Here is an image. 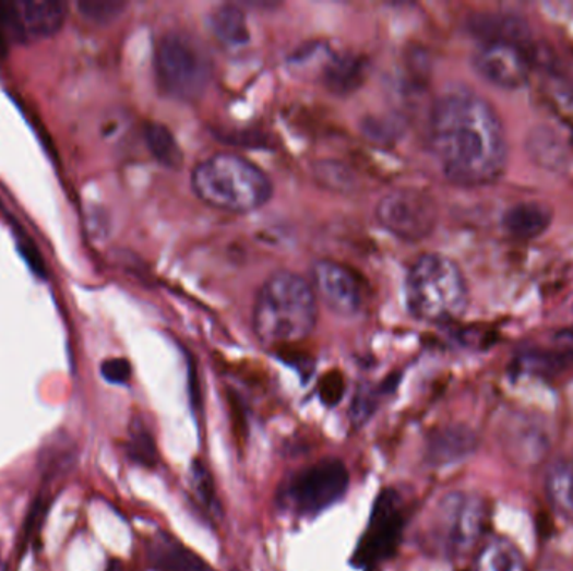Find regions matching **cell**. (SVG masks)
<instances>
[{"label":"cell","mask_w":573,"mask_h":571,"mask_svg":"<svg viewBox=\"0 0 573 571\" xmlns=\"http://www.w3.org/2000/svg\"><path fill=\"white\" fill-rule=\"evenodd\" d=\"M375 409H378V395H375V392L368 388L359 389L357 394L354 395L353 404H350V423L356 428H362V426L368 425V420L371 419Z\"/></svg>","instance_id":"22"},{"label":"cell","mask_w":573,"mask_h":571,"mask_svg":"<svg viewBox=\"0 0 573 571\" xmlns=\"http://www.w3.org/2000/svg\"><path fill=\"white\" fill-rule=\"evenodd\" d=\"M191 188L205 205L228 213H249L267 205L274 185L264 169L235 153H217L191 171Z\"/></svg>","instance_id":"3"},{"label":"cell","mask_w":573,"mask_h":571,"mask_svg":"<svg viewBox=\"0 0 573 571\" xmlns=\"http://www.w3.org/2000/svg\"><path fill=\"white\" fill-rule=\"evenodd\" d=\"M145 141L150 153L155 156L159 165L166 168L178 169L183 165V152L174 134L165 124L150 122L145 128Z\"/></svg>","instance_id":"19"},{"label":"cell","mask_w":573,"mask_h":571,"mask_svg":"<svg viewBox=\"0 0 573 571\" xmlns=\"http://www.w3.org/2000/svg\"><path fill=\"white\" fill-rule=\"evenodd\" d=\"M212 74V58L196 37L171 31L156 44L155 78L165 96L196 102L205 94Z\"/></svg>","instance_id":"6"},{"label":"cell","mask_w":573,"mask_h":571,"mask_svg":"<svg viewBox=\"0 0 573 571\" xmlns=\"http://www.w3.org/2000/svg\"><path fill=\"white\" fill-rule=\"evenodd\" d=\"M131 364L127 359L116 357V359H108L103 362L102 376L109 382V384H128L131 379Z\"/></svg>","instance_id":"25"},{"label":"cell","mask_w":573,"mask_h":571,"mask_svg":"<svg viewBox=\"0 0 573 571\" xmlns=\"http://www.w3.org/2000/svg\"><path fill=\"white\" fill-rule=\"evenodd\" d=\"M404 532V513L401 498L393 488L382 489L372 504L368 528L353 554V563L359 568H372L390 560Z\"/></svg>","instance_id":"8"},{"label":"cell","mask_w":573,"mask_h":571,"mask_svg":"<svg viewBox=\"0 0 573 571\" xmlns=\"http://www.w3.org/2000/svg\"><path fill=\"white\" fill-rule=\"evenodd\" d=\"M428 146L451 183L481 188L503 177L509 163L505 128L493 106L469 91H455L434 103Z\"/></svg>","instance_id":"1"},{"label":"cell","mask_w":573,"mask_h":571,"mask_svg":"<svg viewBox=\"0 0 573 571\" xmlns=\"http://www.w3.org/2000/svg\"><path fill=\"white\" fill-rule=\"evenodd\" d=\"M473 571H525V558L509 539L494 538L481 548Z\"/></svg>","instance_id":"18"},{"label":"cell","mask_w":573,"mask_h":571,"mask_svg":"<svg viewBox=\"0 0 573 571\" xmlns=\"http://www.w3.org/2000/svg\"><path fill=\"white\" fill-rule=\"evenodd\" d=\"M344 392H346V382H344L343 374L337 370L329 372L321 379L319 384V395L324 406L336 407L343 401Z\"/></svg>","instance_id":"24"},{"label":"cell","mask_w":573,"mask_h":571,"mask_svg":"<svg viewBox=\"0 0 573 571\" xmlns=\"http://www.w3.org/2000/svg\"><path fill=\"white\" fill-rule=\"evenodd\" d=\"M366 74H368V64L361 56H334L322 68V83L331 93L347 96L362 86Z\"/></svg>","instance_id":"15"},{"label":"cell","mask_w":573,"mask_h":571,"mask_svg":"<svg viewBox=\"0 0 573 571\" xmlns=\"http://www.w3.org/2000/svg\"><path fill=\"white\" fill-rule=\"evenodd\" d=\"M22 253H24V259L29 262V265L33 266L34 272L44 275V263L43 260H40V255L37 253L36 248L31 247L29 243H24V247H22Z\"/></svg>","instance_id":"26"},{"label":"cell","mask_w":573,"mask_h":571,"mask_svg":"<svg viewBox=\"0 0 573 571\" xmlns=\"http://www.w3.org/2000/svg\"><path fill=\"white\" fill-rule=\"evenodd\" d=\"M552 445L547 420L535 414L515 413L501 423V448L512 463L537 466Z\"/></svg>","instance_id":"10"},{"label":"cell","mask_w":573,"mask_h":571,"mask_svg":"<svg viewBox=\"0 0 573 571\" xmlns=\"http://www.w3.org/2000/svg\"><path fill=\"white\" fill-rule=\"evenodd\" d=\"M148 560L153 571H215L200 555L165 533L150 543Z\"/></svg>","instance_id":"13"},{"label":"cell","mask_w":573,"mask_h":571,"mask_svg":"<svg viewBox=\"0 0 573 571\" xmlns=\"http://www.w3.org/2000/svg\"><path fill=\"white\" fill-rule=\"evenodd\" d=\"M231 571H237V570H231Z\"/></svg>","instance_id":"28"},{"label":"cell","mask_w":573,"mask_h":571,"mask_svg":"<svg viewBox=\"0 0 573 571\" xmlns=\"http://www.w3.org/2000/svg\"><path fill=\"white\" fill-rule=\"evenodd\" d=\"M478 450V436L465 425L437 429L426 442L425 460L429 466L444 467L468 460Z\"/></svg>","instance_id":"12"},{"label":"cell","mask_w":573,"mask_h":571,"mask_svg":"<svg viewBox=\"0 0 573 571\" xmlns=\"http://www.w3.org/2000/svg\"><path fill=\"white\" fill-rule=\"evenodd\" d=\"M208 26L215 39L228 49H240L249 44V22L246 12L237 5L222 4L213 9Z\"/></svg>","instance_id":"16"},{"label":"cell","mask_w":573,"mask_h":571,"mask_svg":"<svg viewBox=\"0 0 573 571\" xmlns=\"http://www.w3.org/2000/svg\"><path fill=\"white\" fill-rule=\"evenodd\" d=\"M127 453L138 466L146 467V469H155L158 466V448H156L152 432L143 425V420L136 419L131 423Z\"/></svg>","instance_id":"20"},{"label":"cell","mask_w":573,"mask_h":571,"mask_svg":"<svg viewBox=\"0 0 573 571\" xmlns=\"http://www.w3.org/2000/svg\"><path fill=\"white\" fill-rule=\"evenodd\" d=\"M349 488V471L336 457L319 461L290 476L278 495V503L299 516H318L343 500Z\"/></svg>","instance_id":"7"},{"label":"cell","mask_w":573,"mask_h":571,"mask_svg":"<svg viewBox=\"0 0 573 571\" xmlns=\"http://www.w3.org/2000/svg\"><path fill=\"white\" fill-rule=\"evenodd\" d=\"M312 288L337 316H356L365 304V288L353 270L334 260H318L312 266Z\"/></svg>","instance_id":"11"},{"label":"cell","mask_w":573,"mask_h":571,"mask_svg":"<svg viewBox=\"0 0 573 571\" xmlns=\"http://www.w3.org/2000/svg\"><path fill=\"white\" fill-rule=\"evenodd\" d=\"M191 483H193V488H195L196 495L205 507L213 508L217 504L212 476L200 461L191 464Z\"/></svg>","instance_id":"23"},{"label":"cell","mask_w":573,"mask_h":571,"mask_svg":"<svg viewBox=\"0 0 573 571\" xmlns=\"http://www.w3.org/2000/svg\"><path fill=\"white\" fill-rule=\"evenodd\" d=\"M545 491L553 510L563 520L573 523V460H559L550 464L545 476Z\"/></svg>","instance_id":"17"},{"label":"cell","mask_w":573,"mask_h":571,"mask_svg":"<svg viewBox=\"0 0 573 571\" xmlns=\"http://www.w3.org/2000/svg\"><path fill=\"white\" fill-rule=\"evenodd\" d=\"M487 521V508L473 492H447L438 501L426 521L422 546L441 558H462L480 542Z\"/></svg>","instance_id":"5"},{"label":"cell","mask_w":573,"mask_h":571,"mask_svg":"<svg viewBox=\"0 0 573 571\" xmlns=\"http://www.w3.org/2000/svg\"><path fill=\"white\" fill-rule=\"evenodd\" d=\"M77 9L86 21L106 26L123 14L127 4L119 0H81L77 2Z\"/></svg>","instance_id":"21"},{"label":"cell","mask_w":573,"mask_h":571,"mask_svg":"<svg viewBox=\"0 0 573 571\" xmlns=\"http://www.w3.org/2000/svg\"><path fill=\"white\" fill-rule=\"evenodd\" d=\"M375 218L394 237L416 243L437 227V203L425 191L399 188L382 198L375 209Z\"/></svg>","instance_id":"9"},{"label":"cell","mask_w":573,"mask_h":571,"mask_svg":"<svg viewBox=\"0 0 573 571\" xmlns=\"http://www.w3.org/2000/svg\"><path fill=\"white\" fill-rule=\"evenodd\" d=\"M468 284L462 269L440 253L419 257L406 275V306L415 319L429 324L453 322L465 316Z\"/></svg>","instance_id":"4"},{"label":"cell","mask_w":573,"mask_h":571,"mask_svg":"<svg viewBox=\"0 0 573 571\" xmlns=\"http://www.w3.org/2000/svg\"><path fill=\"white\" fill-rule=\"evenodd\" d=\"M105 571H124L123 563L119 560H109L106 564Z\"/></svg>","instance_id":"27"},{"label":"cell","mask_w":573,"mask_h":571,"mask_svg":"<svg viewBox=\"0 0 573 571\" xmlns=\"http://www.w3.org/2000/svg\"><path fill=\"white\" fill-rule=\"evenodd\" d=\"M552 210L544 203H516L503 215V227L513 238L527 241L540 237L552 225Z\"/></svg>","instance_id":"14"},{"label":"cell","mask_w":573,"mask_h":571,"mask_svg":"<svg viewBox=\"0 0 573 571\" xmlns=\"http://www.w3.org/2000/svg\"><path fill=\"white\" fill-rule=\"evenodd\" d=\"M318 324V295L306 278L280 270L255 297L253 332L265 345H285L309 337Z\"/></svg>","instance_id":"2"}]
</instances>
